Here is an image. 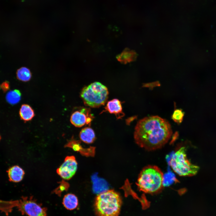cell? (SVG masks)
Here are the masks:
<instances>
[{"mask_svg": "<svg viewBox=\"0 0 216 216\" xmlns=\"http://www.w3.org/2000/svg\"><path fill=\"white\" fill-rule=\"evenodd\" d=\"M171 125L166 119L158 116L145 117L135 127L134 137L140 147L149 151L160 149L169 141L172 135Z\"/></svg>", "mask_w": 216, "mask_h": 216, "instance_id": "1", "label": "cell"}, {"mask_svg": "<svg viewBox=\"0 0 216 216\" xmlns=\"http://www.w3.org/2000/svg\"><path fill=\"white\" fill-rule=\"evenodd\" d=\"M164 176L162 171L158 166H147L140 172L137 186L140 190L145 193L152 194L158 193L164 187Z\"/></svg>", "mask_w": 216, "mask_h": 216, "instance_id": "2", "label": "cell"}, {"mask_svg": "<svg viewBox=\"0 0 216 216\" xmlns=\"http://www.w3.org/2000/svg\"><path fill=\"white\" fill-rule=\"evenodd\" d=\"M122 204L120 195L113 190L100 193L95 200L94 208L96 216H118Z\"/></svg>", "mask_w": 216, "mask_h": 216, "instance_id": "3", "label": "cell"}, {"mask_svg": "<svg viewBox=\"0 0 216 216\" xmlns=\"http://www.w3.org/2000/svg\"><path fill=\"white\" fill-rule=\"evenodd\" d=\"M14 207L17 208L22 214L28 216H46V209L42 208L31 198L22 197L19 200L4 201L0 200V211L8 215Z\"/></svg>", "mask_w": 216, "mask_h": 216, "instance_id": "4", "label": "cell"}, {"mask_svg": "<svg viewBox=\"0 0 216 216\" xmlns=\"http://www.w3.org/2000/svg\"><path fill=\"white\" fill-rule=\"evenodd\" d=\"M107 87L98 82H94L84 87L80 96L84 104L92 108L98 107L104 105L108 96Z\"/></svg>", "mask_w": 216, "mask_h": 216, "instance_id": "5", "label": "cell"}, {"mask_svg": "<svg viewBox=\"0 0 216 216\" xmlns=\"http://www.w3.org/2000/svg\"><path fill=\"white\" fill-rule=\"evenodd\" d=\"M170 164L173 171L180 176H194L199 170L197 166L192 164L188 159L184 147H181L172 154Z\"/></svg>", "mask_w": 216, "mask_h": 216, "instance_id": "6", "label": "cell"}, {"mask_svg": "<svg viewBox=\"0 0 216 216\" xmlns=\"http://www.w3.org/2000/svg\"><path fill=\"white\" fill-rule=\"evenodd\" d=\"M77 163L75 157L68 156L64 162L57 170V173L66 180L71 178L75 174L77 169Z\"/></svg>", "mask_w": 216, "mask_h": 216, "instance_id": "7", "label": "cell"}, {"mask_svg": "<svg viewBox=\"0 0 216 216\" xmlns=\"http://www.w3.org/2000/svg\"><path fill=\"white\" fill-rule=\"evenodd\" d=\"M93 118L89 109L84 108L73 113L70 117V121L75 127H80L90 124Z\"/></svg>", "mask_w": 216, "mask_h": 216, "instance_id": "8", "label": "cell"}, {"mask_svg": "<svg viewBox=\"0 0 216 216\" xmlns=\"http://www.w3.org/2000/svg\"><path fill=\"white\" fill-rule=\"evenodd\" d=\"M105 109L106 111L115 114L118 119L121 118L124 116L121 103L118 99H114L108 101Z\"/></svg>", "mask_w": 216, "mask_h": 216, "instance_id": "9", "label": "cell"}, {"mask_svg": "<svg viewBox=\"0 0 216 216\" xmlns=\"http://www.w3.org/2000/svg\"><path fill=\"white\" fill-rule=\"evenodd\" d=\"M136 56V54L134 51L127 48L121 53L117 55L116 58L121 63L126 64L134 61Z\"/></svg>", "mask_w": 216, "mask_h": 216, "instance_id": "10", "label": "cell"}, {"mask_svg": "<svg viewBox=\"0 0 216 216\" xmlns=\"http://www.w3.org/2000/svg\"><path fill=\"white\" fill-rule=\"evenodd\" d=\"M8 172L10 181L14 182H18L22 180L25 174L23 170L18 166L11 167Z\"/></svg>", "mask_w": 216, "mask_h": 216, "instance_id": "11", "label": "cell"}, {"mask_svg": "<svg viewBox=\"0 0 216 216\" xmlns=\"http://www.w3.org/2000/svg\"><path fill=\"white\" fill-rule=\"evenodd\" d=\"M80 137L84 142L90 144L95 140V136L94 131L92 128L86 127L83 128L80 131Z\"/></svg>", "mask_w": 216, "mask_h": 216, "instance_id": "12", "label": "cell"}, {"mask_svg": "<svg viewBox=\"0 0 216 216\" xmlns=\"http://www.w3.org/2000/svg\"><path fill=\"white\" fill-rule=\"evenodd\" d=\"M78 203L77 197L73 194H68L64 196L63 199V205L66 208L70 210L75 209Z\"/></svg>", "mask_w": 216, "mask_h": 216, "instance_id": "13", "label": "cell"}, {"mask_svg": "<svg viewBox=\"0 0 216 216\" xmlns=\"http://www.w3.org/2000/svg\"><path fill=\"white\" fill-rule=\"evenodd\" d=\"M19 114L21 119L25 121L31 120L34 116L33 109L29 105L26 104L22 105L20 110Z\"/></svg>", "mask_w": 216, "mask_h": 216, "instance_id": "14", "label": "cell"}, {"mask_svg": "<svg viewBox=\"0 0 216 216\" xmlns=\"http://www.w3.org/2000/svg\"><path fill=\"white\" fill-rule=\"evenodd\" d=\"M21 96L20 91L15 89L10 91L7 93L6 96V99L8 103L11 105H14L20 101Z\"/></svg>", "mask_w": 216, "mask_h": 216, "instance_id": "15", "label": "cell"}, {"mask_svg": "<svg viewBox=\"0 0 216 216\" xmlns=\"http://www.w3.org/2000/svg\"><path fill=\"white\" fill-rule=\"evenodd\" d=\"M16 74L17 79L23 82L29 81L32 77L30 70L26 67H22L18 69Z\"/></svg>", "mask_w": 216, "mask_h": 216, "instance_id": "16", "label": "cell"}, {"mask_svg": "<svg viewBox=\"0 0 216 216\" xmlns=\"http://www.w3.org/2000/svg\"><path fill=\"white\" fill-rule=\"evenodd\" d=\"M184 114V112L182 109H176L172 115L171 118L175 122L180 124L182 122Z\"/></svg>", "mask_w": 216, "mask_h": 216, "instance_id": "17", "label": "cell"}, {"mask_svg": "<svg viewBox=\"0 0 216 216\" xmlns=\"http://www.w3.org/2000/svg\"><path fill=\"white\" fill-rule=\"evenodd\" d=\"M69 184L66 182L62 181L61 182L59 186L56 189L58 192H62L67 189L68 188Z\"/></svg>", "mask_w": 216, "mask_h": 216, "instance_id": "18", "label": "cell"}, {"mask_svg": "<svg viewBox=\"0 0 216 216\" xmlns=\"http://www.w3.org/2000/svg\"><path fill=\"white\" fill-rule=\"evenodd\" d=\"M159 84L158 82H154L145 84L144 86V87L152 88L156 86H158Z\"/></svg>", "mask_w": 216, "mask_h": 216, "instance_id": "19", "label": "cell"}, {"mask_svg": "<svg viewBox=\"0 0 216 216\" xmlns=\"http://www.w3.org/2000/svg\"><path fill=\"white\" fill-rule=\"evenodd\" d=\"M0 139H1V136H0Z\"/></svg>", "mask_w": 216, "mask_h": 216, "instance_id": "20", "label": "cell"}]
</instances>
